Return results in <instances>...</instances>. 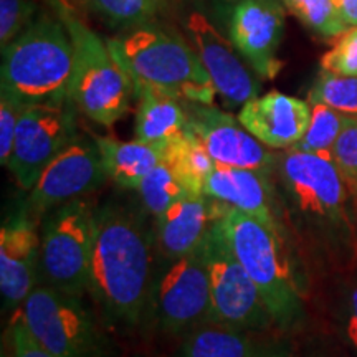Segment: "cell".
<instances>
[{"label":"cell","instance_id":"obj_1","mask_svg":"<svg viewBox=\"0 0 357 357\" xmlns=\"http://www.w3.org/2000/svg\"><path fill=\"white\" fill-rule=\"evenodd\" d=\"M278 195L303 248L324 268L357 261V205L333 158L287 149L280 154Z\"/></svg>","mask_w":357,"mask_h":357},{"label":"cell","instance_id":"obj_2","mask_svg":"<svg viewBox=\"0 0 357 357\" xmlns=\"http://www.w3.org/2000/svg\"><path fill=\"white\" fill-rule=\"evenodd\" d=\"M154 243L144 217L123 204L96 211L88 293L109 324L136 329L146 323L154 287Z\"/></svg>","mask_w":357,"mask_h":357},{"label":"cell","instance_id":"obj_3","mask_svg":"<svg viewBox=\"0 0 357 357\" xmlns=\"http://www.w3.org/2000/svg\"><path fill=\"white\" fill-rule=\"evenodd\" d=\"M223 236L245 271L260 289L281 331H296L305 324V283L294 268L287 231L255 220L229 207L218 220Z\"/></svg>","mask_w":357,"mask_h":357},{"label":"cell","instance_id":"obj_4","mask_svg":"<svg viewBox=\"0 0 357 357\" xmlns=\"http://www.w3.org/2000/svg\"><path fill=\"white\" fill-rule=\"evenodd\" d=\"M106 42L134 84L159 88L181 101H215L217 89L197 52L178 35L146 24Z\"/></svg>","mask_w":357,"mask_h":357},{"label":"cell","instance_id":"obj_5","mask_svg":"<svg viewBox=\"0 0 357 357\" xmlns=\"http://www.w3.org/2000/svg\"><path fill=\"white\" fill-rule=\"evenodd\" d=\"M73 42L60 17L40 15L2 48L0 91L25 105L68 100Z\"/></svg>","mask_w":357,"mask_h":357},{"label":"cell","instance_id":"obj_6","mask_svg":"<svg viewBox=\"0 0 357 357\" xmlns=\"http://www.w3.org/2000/svg\"><path fill=\"white\" fill-rule=\"evenodd\" d=\"M73 42V71L68 98L75 108L100 126L111 128L131 108L134 83L109 45L68 7L56 6Z\"/></svg>","mask_w":357,"mask_h":357},{"label":"cell","instance_id":"obj_7","mask_svg":"<svg viewBox=\"0 0 357 357\" xmlns=\"http://www.w3.org/2000/svg\"><path fill=\"white\" fill-rule=\"evenodd\" d=\"M19 312L53 357H118L113 339L102 331L82 296L43 284L30 293Z\"/></svg>","mask_w":357,"mask_h":357},{"label":"cell","instance_id":"obj_8","mask_svg":"<svg viewBox=\"0 0 357 357\" xmlns=\"http://www.w3.org/2000/svg\"><path fill=\"white\" fill-rule=\"evenodd\" d=\"M96 230V208L88 199L60 205L40 231V265L45 284L75 296L88 293Z\"/></svg>","mask_w":357,"mask_h":357},{"label":"cell","instance_id":"obj_9","mask_svg":"<svg viewBox=\"0 0 357 357\" xmlns=\"http://www.w3.org/2000/svg\"><path fill=\"white\" fill-rule=\"evenodd\" d=\"M146 323L167 336H187L212 323L211 280L202 247L169 261L155 276Z\"/></svg>","mask_w":357,"mask_h":357},{"label":"cell","instance_id":"obj_10","mask_svg":"<svg viewBox=\"0 0 357 357\" xmlns=\"http://www.w3.org/2000/svg\"><path fill=\"white\" fill-rule=\"evenodd\" d=\"M202 248L211 280L212 323L248 333L265 331L273 326L260 289L231 252L218 222Z\"/></svg>","mask_w":357,"mask_h":357},{"label":"cell","instance_id":"obj_11","mask_svg":"<svg viewBox=\"0 0 357 357\" xmlns=\"http://www.w3.org/2000/svg\"><path fill=\"white\" fill-rule=\"evenodd\" d=\"M75 111L70 98L35 102L24 109L7 164L20 189L32 190L47 164L78 136Z\"/></svg>","mask_w":357,"mask_h":357},{"label":"cell","instance_id":"obj_12","mask_svg":"<svg viewBox=\"0 0 357 357\" xmlns=\"http://www.w3.org/2000/svg\"><path fill=\"white\" fill-rule=\"evenodd\" d=\"M108 178L95 137L78 134L40 174L26 199V208L38 220L60 205L100 190Z\"/></svg>","mask_w":357,"mask_h":357},{"label":"cell","instance_id":"obj_13","mask_svg":"<svg viewBox=\"0 0 357 357\" xmlns=\"http://www.w3.org/2000/svg\"><path fill=\"white\" fill-rule=\"evenodd\" d=\"M189 129L197 134L205 149L220 166L252 169L273 177L278 169L280 154L271 153L247 131V128L227 111L213 105L184 101Z\"/></svg>","mask_w":357,"mask_h":357},{"label":"cell","instance_id":"obj_14","mask_svg":"<svg viewBox=\"0 0 357 357\" xmlns=\"http://www.w3.org/2000/svg\"><path fill=\"white\" fill-rule=\"evenodd\" d=\"M185 32L227 108H242L258 96L260 82L243 63L234 42L223 37L204 13L192 12L187 17Z\"/></svg>","mask_w":357,"mask_h":357},{"label":"cell","instance_id":"obj_15","mask_svg":"<svg viewBox=\"0 0 357 357\" xmlns=\"http://www.w3.org/2000/svg\"><path fill=\"white\" fill-rule=\"evenodd\" d=\"M284 33L280 0H240L234 3L230 40L258 77L273 79L283 68L278 50Z\"/></svg>","mask_w":357,"mask_h":357},{"label":"cell","instance_id":"obj_16","mask_svg":"<svg viewBox=\"0 0 357 357\" xmlns=\"http://www.w3.org/2000/svg\"><path fill=\"white\" fill-rule=\"evenodd\" d=\"M26 205L0 229V293L3 310L17 312L38 287L40 234Z\"/></svg>","mask_w":357,"mask_h":357},{"label":"cell","instance_id":"obj_17","mask_svg":"<svg viewBox=\"0 0 357 357\" xmlns=\"http://www.w3.org/2000/svg\"><path fill=\"white\" fill-rule=\"evenodd\" d=\"M204 194L247 213L271 229L284 230L283 207L271 176L252 169L217 164L205 182Z\"/></svg>","mask_w":357,"mask_h":357},{"label":"cell","instance_id":"obj_18","mask_svg":"<svg viewBox=\"0 0 357 357\" xmlns=\"http://www.w3.org/2000/svg\"><path fill=\"white\" fill-rule=\"evenodd\" d=\"M227 208L205 194H190L167 208L155 220V245L162 260H178L202 247Z\"/></svg>","mask_w":357,"mask_h":357},{"label":"cell","instance_id":"obj_19","mask_svg":"<svg viewBox=\"0 0 357 357\" xmlns=\"http://www.w3.org/2000/svg\"><path fill=\"white\" fill-rule=\"evenodd\" d=\"M238 121L270 149H291L305 136L311 105L280 91L257 96L240 108Z\"/></svg>","mask_w":357,"mask_h":357},{"label":"cell","instance_id":"obj_20","mask_svg":"<svg viewBox=\"0 0 357 357\" xmlns=\"http://www.w3.org/2000/svg\"><path fill=\"white\" fill-rule=\"evenodd\" d=\"M134 95L137 96L134 139L167 146L189 129L184 101L178 98L149 84H134Z\"/></svg>","mask_w":357,"mask_h":357},{"label":"cell","instance_id":"obj_21","mask_svg":"<svg viewBox=\"0 0 357 357\" xmlns=\"http://www.w3.org/2000/svg\"><path fill=\"white\" fill-rule=\"evenodd\" d=\"M100 146L108 177L123 189L136 190L147 174L162 162L166 146L149 142L95 137Z\"/></svg>","mask_w":357,"mask_h":357},{"label":"cell","instance_id":"obj_22","mask_svg":"<svg viewBox=\"0 0 357 357\" xmlns=\"http://www.w3.org/2000/svg\"><path fill=\"white\" fill-rule=\"evenodd\" d=\"M263 344L248 331L207 323L184 336L176 357H255Z\"/></svg>","mask_w":357,"mask_h":357},{"label":"cell","instance_id":"obj_23","mask_svg":"<svg viewBox=\"0 0 357 357\" xmlns=\"http://www.w3.org/2000/svg\"><path fill=\"white\" fill-rule=\"evenodd\" d=\"M164 162L190 194H204L205 182L215 169L217 162L205 149L204 142L190 129L181 137L169 142L164 151Z\"/></svg>","mask_w":357,"mask_h":357},{"label":"cell","instance_id":"obj_24","mask_svg":"<svg viewBox=\"0 0 357 357\" xmlns=\"http://www.w3.org/2000/svg\"><path fill=\"white\" fill-rule=\"evenodd\" d=\"M136 192L139 194L142 208L155 220L174 204L190 195L164 160L142 178Z\"/></svg>","mask_w":357,"mask_h":357},{"label":"cell","instance_id":"obj_25","mask_svg":"<svg viewBox=\"0 0 357 357\" xmlns=\"http://www.w3.org/2000/svg\"><path fill=\"white\" fill-rule=\"evenodd\" d=\"M310 126H307L305 136L291 149L331 158L333 147L336 144L339 134L344 129L349 116L339 113L326 105H319V102H310Z\"/></svg>","mask_w":357,"mask_h":357},{"label":"cell","instance_id":"obj_26","mask_svg":"<svg viewBox=\"0 0 357 357\" xmlns=\"http://www.w3.org/2000/svg\"><path fill=\"white\" fill-rule=\"evenodd\" d=\"M307 102H319L357 118V77H341L321 70L307 93Z\"/></svg>","mask_w":357,"mask_h":357},{"label":"cell","instance_id":"obj_27","mask_svg":"<svg viewBox=\"0 0 357 357\" xmlns=\"http://www.w3.org/2000/svg\"><path fill=\"white\" fill-rule=\"evenodd\" d=\"M98 15L114 25L134 29L153 24L162 12L166 0H86Z\"/></svg>","mask_w":357,"mask_h":357},{"label":"cell","instance_id":"obj_28","mask_svg":"<svg viewBox=\"0 0 357 357\" xmlns=\"http://www.w3.org/2000/svg\"><path fill=\"white\" fill-rule=\"evenodd\" d=\"M283 2L307 29L321 37L337 38L349 29L339 17L333 0H283Z\"/></svg>","mask_w":357,"mask_h":357},{"label":"cell","instance_id":"obj_29","mask_svg":"<svg viewBox=\"0 0 357 357\" xmlns=\"http://www.w3.org/2000/svg\"><path fill=\"white\" fill-rule=\"evenodd\" d=\"M333 312L339 339L357 357V271L347 275L339 284Z\"/></svg>","mask_w":357,"mask_h":357},{"label":"cell","instance_id":"obj_30","mask_svg":"<svg viewBox=\"0 0 357 357\" xmlns=\"http://www.w3.org/2000/svg\"><path fill=\"white\" fill-rule=\"evenodd\" d=\"M331 158L347 187L357 195V118L347 119L333 147Z\"/></svg>","mask_w":357,"mask_h":357},{"label":"cell","instance_id":"obj_31","mask_svg":"<svg viewBox=\"0 0 357 357\" xmlns=\"http://www.w3.org/2000/svg\"><path fill=\"white\" fill-rule=\"evenodd\" d=\"M321 70L341 77H357V26L337 37L336 45L321 58Z\"/></svg>","mask_w":357,"mask_h":357},{"label":"cell","instance_id":"obj_32","mask_svg":"<svg viewBox=\"0 0 357 357\" xmlns=\"http://www.w3.org/2000/svg\"><path fill=\"white\" fill-rule=\"evenodd\" d=\"M37 6L32 0H0V43L7 47L35 20Z\"/></svg>","mask_w":357,"mask_h":357},{"label":"cell","instance_id":"obj_33","mask_svg":"<svg viewBox=\"0 0 357 357\" xmlns=\"http://www.w3.org/2000/svg\"><path fill=\"white\" fill-rule=\"evenodd\" d=\"M26 106L8 93L0 91V162L3 167H7L12 155L17 126Z\"/></svg>","mask_w":357,"mask_h":357},{"label":"cell","instance_id":"obj_34","mask_svg":"<svg viewBox=\"0 0 357 357\" xmlns=\"http://www.w3.org/2000/svg\"><path fill=\"white\" fill-rule=\"evenodd\" d=\"M7 344V357H53L33 337L19 311L13 312L10 324H8Z\"/></svg>","mask_w":357,"mask_h":357},{"label":"cell","instance_id":"obj_35","mask_svg":"<svg viewBox=\"0 0 357 357\" xmlns=\"http://www.w3.org/2000/svg\"><path fill=\"white\" fill-rule=\"evenodd\" d=\"M333 3L347 26H357V0H333Z\"/></svg>","mask_w":357,"mask_h":357},{"label":"cell","instance_id":"obj_36","mask_svg":"<svg viewBox=\"0 0 357 357\" xmlns=\"http://www.w3.org/2000/svg\"><path fill=\"white\" fill-rule=\"evenodd\" d=\"M255 357H294L291 347L284 341H271L265 342L260 352Z\"/></svg>","mask_w":357,"mask_h":357},{"label":"cell","instance_id":"obj_37","mask_svg":"<svg viewBox=\"0 0 357 357\" xmlns=\"http://www.w3.org/2000/svg\"><path fill=\"white\" fill-rule=\"evenodd\" d=\"M223 2H227V3H236V2H240V0H223Z\"/></svg>","mask_w":357,"mask_h":357}]
</instances>
